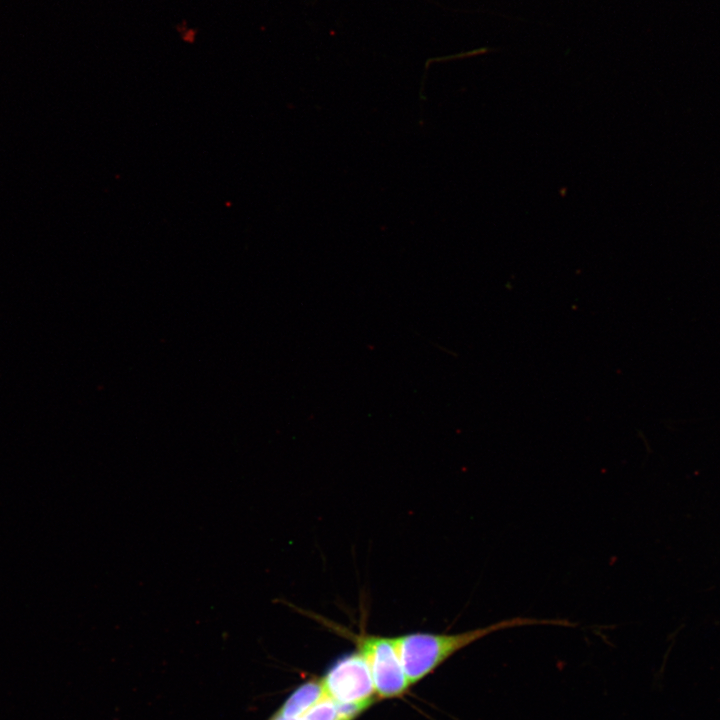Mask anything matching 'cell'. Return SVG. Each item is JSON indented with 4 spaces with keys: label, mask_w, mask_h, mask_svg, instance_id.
Returning a JSON list of instances; mask_svg holds the SVG:
<instances>
[{
    "label": "cell",
    "mask_w": 720,
    "mask_h": 720,
    "mask_svg": "<svg viewBox=\"0 0 720 720\" xmlns=\"http://www.w3.org/2000/svg\"><path fill=\"white\" fill-rule=\"evenodd\" d=\"M324 696L320 680H308L297 687L268 720H297Z\"/></svg>",
    "instance_id": "277c9868"
},
{
    "label": "cell",
    "mask_w": 720,
    "mask_h": 720,
    "mask_svg": "<svg viewBox=\"0 0 720 720\" xmlns=\"http://www.w3.org/2000/svg\"><path fill=\"white\" fill-rule=\"evenodd\" d=\"M319 680L325 694L340 705L365 711L379 699L368 664L358 650L337 658Z\"/></svg>",
    "instance_id": "3957f363"
},
{
    "label": "cell",
    "mask_w": 720,
    "mask_h": 720,
    "mask_svg": "<svg viewBox=\"0 0 720 720\" xmlns=\"http://www.w3.org/2000/svg\"><path fill=\"white\" fill-rule=\"evenodd\" d=\"M362 712L357 707L340 705L325 694L297 720H353Z\"/></svg>",
    "instance_id": "5b68a950"
},
{
    "label": "cell",
    "mask_w": 720,
    "mask_h": 720,
    "mask_svg": "<svg viewBox=\"0 0 720 720\" xmlns=\"http://www.w3.org/2000/svg\"><path fill=\"white\" fill-rule=\"evenodd\" d=\"M351 639L365 658L379 699L397 698L411 686L402 667L393 637L336 630Z\"/></svg>",
    "instance_id": "7a4b0ae2"
},
{
    "label": "cell",
    "mask_w": 720,
    "mask_h": 720,
    "mask_svg": "<svg viewBox=\"0 0 720 720\" xmlns=\"http://www.w3.org/2000/svg\"><path fill=\"white\" fill-rule=\"evenodd\" d=\"M575 627L565 619L513 617L468 631L446 634L415 632L393 637L404 673L413 685L432 673L455 653L494 632L523 626Z\"/></svg>",
    "instance_id": "6da1fadb"
}]
</instances>
